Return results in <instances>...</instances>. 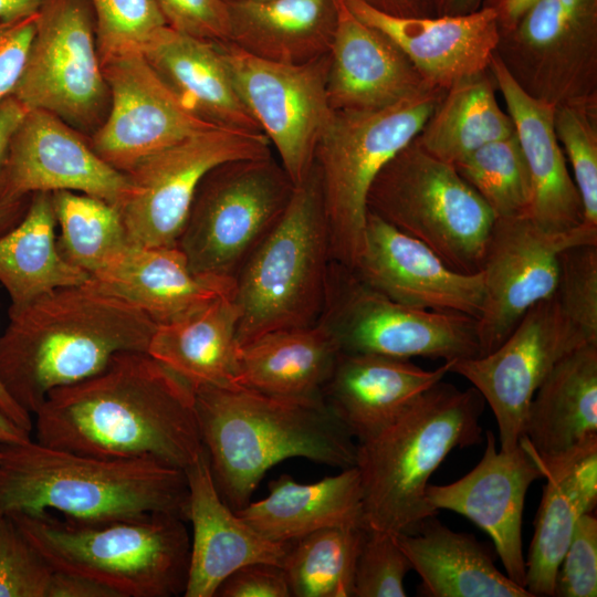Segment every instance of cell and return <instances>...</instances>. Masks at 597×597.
I'll return each instance as SVG.
<instances>
[{"label": "cell", "instance_id": "cell-1", "mask_svg": "<svg viewBox=\"0 0 597 597\" xmlns=\"http://www.w3.org/2000/svg\"><path fill=\"white\" fill-rule=\"evenodd\" d=\"M33 431L52 448L184 471L203 449L192 388L140 350L117 353L97 374L52 390L33 413Z\"/></svg>", "mask_w": 597, "mask_h": 597}, {"label": "cell", "instance_id": "cell-59", "mask_svg": "<svg viewBox=\"0 0 597 597\" xmlns=\"http://www.w3.org/2000/svg\"><path fill=\"white\" fill-rule=\"evenodd\" d=\"M226 2H234V1H249V0H224Z\"/></svg>", "mask_w": 597, "mask_h": 597}, {"label": "cell", "instance_id": "cell-28", "mask_svg": "<svg viewBox=\"0 0 597 597\" xmlns=\"http://www.w3.org/2000/svg\"><path fill=\"white\" fill-rule=\"evenodd\" d=\"M522 438L546 480L525 559V588L533 597H551L575 525L597 504V437L549 459L537 457Z\"/></svg>", "mask_w": 597, "mask_h": 597}, {"label": "cell", "instance_id": "cell-56", "mask_svg": "<svg viewBox=\"0 0 597 597\" xmlns=\"http://www.w3.org/2000/svg\"><path fill=\"white\" fill-rule=\"evenodd\" d=\"M43 0H0V20H13L35 14Z\"/></svg>", "mask_w": 597, "mask_h": 597}, {"label": "cell", "instance_id": "cell-23", "mask_svg": "<svg viewBox=\"0 0 597 597\" xmlns=\"http://www.w3.org/2000/svg\"><path fill=\"white\" fill-rule=\"evenodd\" d=\"M185 473L192 526L185 597H214L231 573L250 563L283 565L291 543L265 537L222 500L205 449Z\"/></svg>", "mask_w": 597, "mask_h": 597}, {"label": "cell", "instance_id": "cell-43", "mask_svg": "<svg viewBox=\"0 0 597 597\" xmlns=\"http://www.w3.org/2000/svg\"><path fill=\"white\" fill-rule=\"evenodd\" d=\"M554 294L572 324L589 341H597V243L559 253Z\"/></svg>", "mask_w": 597, "mask_h": 597}, {"label": "cell", "instance_id": "cell-42", "mask_svg": "<svg viewBox=\"0 0 597 597\" xmlns=\"http://www.w3.org/2000/svg\"><path fill=\"white\" fill-rule=\"evenodd\" d=\"M90 3L101 63L140 51L153 32L167 25L155 0H90Z\"/></svg>", "mask_w": 597, "mask_h": 597}, {"label": "cell", "instance_id": "cell-2", "mask_svg": "<svg viewBox=\"0 0 597 597\" xmlns=\"http://www.w3.org/2000/svg\"><path fill=\"white\" fill-rule=\"evenodd\" d=\"M157 324L87 282L9 307L0 336V383L33 416L54 389L101 371L121 352H146Z\"/></svg>", "mask_w": 597, "mask_h": 597}, {"label": "cell", "instance_id": "cell-30", "mask_svg": "<svg viewBox=\"0 0 597 597\" xmlns=\"http://www.w3.org/2000/svg\"><path fill=\"white\" fill-rule=\"evenodd\" d=\"M395 538L428 597H533L494 564L490 549L472 534L450 530L434 516Z\"/></svg>", "mask_w": 597, "mask_h": 597}, {"label": "cell", "instance_id": "cell-4", "mask_svg": "<svg viewBox=\"0 0 597 597\" xmlns=\"http://www.w3.org/2000/svg\"><path fill=\"white\" fill-rule=\"evenodd\" d=\"M182 469L148 459H106L35 440L1 444L0 515L59 513L105 522L166 512L187 521Z\"/></svg>", "mask_w": 597, "mask_h": 597}, {"label": "cell", "instance_id": "cell-47", "mask_svg": "<svg viewBox=\"0 0 597 597\" xmlns=\"http://www.w3.org/2000/svg\"><path fill=\"white\" fill-rule=\"evenodd\" d=\"M166 24L187 35L229 42L230 14L224 0H155Z\"/></svg>", "mask_w": 597, "mask_h": 597}, {"label": "cell", "instance_id": "cell-52", "mask_svg": "<svg viewBox=\"0 0 597 597\" xmlns=\"http://www.w3.org/2000/svg\"><path fill=\"white\" fill-rule=\"evenodd\" d=\"M370 7L388 14L400 17H433L438 15L439 0H362Z\"/></svg>", "mask_w": 597, "mask_h": 597}, {"label": "cell", "instance_id": "cell-25", "mask_svg": "<svg viewBox=\"0 0 597 597\" xmlns=\"http://www.w3.org/2000/svg\"><path fill=\"white\" fill-rule=\"evenodd\" d=\"M452 362L427 370L409 359L339 353L322 398L360 442L387 428L418 396L443 380Z\"/></svg>", "mask_w": 597, "mask_h": 597}, {"label": "cell", "instance_id": "cell-49", "mask_svg": "<svg viewBox=\"0 0 597 597\" xmlns=\"http://www.w3.org/2000/svg\"><path fill=\"white\" fill-rule=\"evenodd\" d=\"M219 597H291L289 582L281 565L250 563L231 573L219 586Z\"/></svg>", "mask_w": 597, "mask_h": 597}, {"label": "cell", "instance_id": "cell-14", "mask_svg": "<svg viewBox=\"0 0 597 597\" xmlns=\"http://www.w3.org/2000/svg\"><path fill=\"white\" fill-rule=\"evenodd\" d=\"M218 46L239 96L294 186L300 185L332 115L326 92L329 52L303 64H283L251 55L230 41Z\"/></svg>", "mask_w": 597, "mask_h": 597}, {"label": "cell", "instance_id": "cell-60", "mask_svg": "<svg viewBox=\"0 0 597 597\" xmlns=\"http://www.w3.org/2000/svg\"><path fill=\"white\" fill-rule=\"evenodd\" d=\"M1 444H2V443H0V455H1Z\"/></svg>", "mask_w": 597, "mask_h": 597}, {"label": "cell", "instance_id": "cell-22", "mask_svg": "<svg viewBox=\"0 0 597 597\" xmlns=\"http://www.w3.org/2000/svg\"><path fill=\"white\" fill-rule=\"evenodd\" d=\"M342 2L394 42L429 85L444 91L488 71L499 44V15L490 4L465 14L400 17L362 0Z\"/></svg>", "mask_w": 597, "mask_h": 597}, {"label": "cell", "instance_id": "cell-29", "mask_svg": "<svg viewBox=\"0 0 597 597\" xmlns=\"http://www.w3.org/2000/svg\"><path fill=\"white\" fill-rule=\"evenodd\" d=\"M140 52L195 116L218 128L264 135L239 96L218 43L164 25L153 32Z\"/></svg>", "mask_w": 597, "mask_h": 597}, {"label": "cell", "instance_id": "cell-58", "mask_svg": "<svg viewBox=\"0 0 597 597\" xmlns=\"http://www.w3.org/2000/svg\"><path fill=\"white\" fill-rule=\"evenodd\" d=\"M484 0H439L438 15L465 14L479 10Z\"/></svg>", "mask_w": 597, "mask_h": 597}, {"label": "cell", "instance_id": "cell-46", "mask_svg": "<svg viewBox=\"0 0 597 597\" xmlns=\"http://www.w3.org/2000/svg\"><path fill=\"white\" fill-rule=\"evenodd\" d=\"M554 596H597V519L593 512L583 514L575 525L557 570Z\"/></svg>", "mask_w": 597, "mask_h": 597}, {"label": "cell", "instance_id": "cell-19", "mask_svg": "<svg viewBox=\"0 0 597 597\" xmlns=\"http://www.w3.org/2000/svg\"><path fill=\"white\" fill-rule=\"evenodd\" d=\"M60 190L92 195L119 207L130 182L95 153L90 137L50 112L28 109L10 142L0 199Z\"/></svg>", "mask_w": 597, "mask_h": 597}, {"label": "cell", "instance_id": "cell-38", "mask_svg": "<svg viewBox=\"0 0 597 597\" xmlns=\"http://www.w3.org/2000/svg\"><path fill=\"white\" fill-rule=\"evenodd\" d=\"M61 256L90 276L132 244L119 208L102 198L69 190L51 192Z\"/></svg>", "mask_w": 597, "mask_h": 597}, {"label": "cell", "instance_id": "cell-18", "mask_svg": "<svg viewBox=\"0 0 597 597\" xmlns=\"http://www.w3.org/2000/svg\"><path fill=\"white\" fill-rule=\"evenodd\" d=\"M102 67L111 105L90 143L118 171L128 174L148 157L198 133L218 128L185 107L140 51L114 56Z\"/></svg>", "mask_w": 597, "mask_h": 597}, {"label": "cell", "instance_id": "cell-33", "mask_svg": "<svg viewBox=\"0 0 597 597\" xmlns=\"http://www.w3.org/2000/svg\"><path fill=\"white\" fill-rule=\"evenodd\" d=\"M230 42L256 57L303 64L329 52L338 0H249L227 2Z\"/></svg>", "mask_w": 597, "mask_h": 597}, {"label": "cell", "instance_id": "cell-31", "mask_svg": "<svg viewBox=\"0 0 597 597\" xmlns=\"http://www.w3.org/2000/svg\"><path fill=\"white\" fill-rule=\"evenodd\" d=\"M522 437L542 459L597 437V342L580 345L553 367L530 402Z\"/></svg>", "mask_w": 597, "mask_h": 597}, {"label": "cell", "instance_id": "cell-11", "mask_svg": "<svg viewBox=\"0 0 597 597\" xmlns=\"http://www.w3.org/2000/svg\"><path fill=\"white\" fill-rule=\"evenodd\" d=\"M318 322L328 329L341 353L444 362L481 356L474 317L398 303L333 260Z\"/></svg>", "mask_w": 597, "mask_h": 597}, {"label": "cell", "instance_id": "cell-40", "mask_svg": "<svg viewBox=\"0 0 597 597\" xmlns=\"http://www.w3.org/2000/svg\"><path fill=\"white\" fill-rule=\"evenodd\" d=\"M453 166L495 219L528 214L532 181L515 133L480 147Z\"/></svg>", "mask_w": 597, "mask_h": 597}, {"label": "cell", "instance_id": "cell-17", "mask_svg": "<svg viewBox=\"0 0 597 597\" xmlns=\"http://www.w3.org/2000/svg\"><path fill=\"white\" fill-rule=\"evenodd\" d=\"M585 243H597V229L582 224L552 232L526 214L494 220L480 268L484 286L476 318L481 356L502 344L532 306L554 295L559 253Z\"/></svg>", "mask_w": 597, "mask_h": 597}, {"label": "cell", "instance_id": "cell-8", "mask_svg": "<svg viewBox=\"0 0 597 597\" xmlns=\"http://www.w3.org/2000/svg\"><path fill=\"white\" fill-rule=\"evenodd\" d=\"M444 93L430 87L379 109L332 111L314 164L333 261L349 269L356 264L364 247L367 195L373 180L418 136Z\"/></svg>", "mask_w": 597, "mask_h": 597}, {"label": "cell", "instance_id": "cell-3", "mask_svg": "<svg viewBox=\"0 0 597 597\" xmlns=\"http://www.w3.org/2000/svg\"><path fill=\"white\" fill-rule=\"evenodd\" d=\"M192 390L214 484L234 511L245 506L265 473L286 459L341 470L356 464L357 442L323 398H281L239 385Z\"/></svg>", "mask_w": 597, "mask_h": 597}, {"label": "cell", "instance_id": "cell-6", "mask_svg": "<svg viewBox=\"0 0 597 597\" xmlns=\"http://www.w3.org/2000/svg\"><path fill=\"white\" fill-rule=\"evenodd\" d=\"M10 516L54 569L78 574L119 597L184 596L190 535L186 520L157 512L105 522H80L54 513Z\"/></svg>", "mask_w": 597, "mask_h": 597}, {"label": "cell", "instance_id": "cell-16", "mask_svg": "<svg viewBox=\"0 0 597 597\" xmlns=\"http://www.w3.org/2000/svg\"><path fill=\"white\" fill-rule=\"evenodd\" d=\"M589 341L563 312L555 294L532 306L494 350L453 360L450 373L471 383L490 406L500 450L511 451L523 436L530 402L568 353Z\"/></svg>", "mask_w": 597, "mask_h": 597}, {"label": "cell", "instance_id": "cell-12", "mask_svg": "<svg viewBox=\"0 0 597 597\" xmlns=\"http://www.w3.org/2000/svg\"><path fill=\"white\" fill-rule=\"evenodd\" d=\"M13 95L91 137L105 121L111 95L90 0H43L24 70Z\"/></svg>", "mask_w": 597, "mask_h": 597}, {"label": "cell", "instance_id": "cell-13", "mask_svg": "<svg viewBox=\"0 0 597 597\" xmlns=\"http://www.w3.org/2000/svg\"><path fill=\"white\" fill-rule=\"evenodd\" d=\"M495 52L532 97L596 112L597 0L538 1Z\"/></svg>", "mask_w": 597, "mask_h": 597}, {"label": "cell", "instance_id": "cell-32", "mask_svg": "<svg viewBox=\"0 0 597 597\" xmlns=\"http://www.w3.org/2000/svg\"><path fill=\"white\" fill-rule=\"evenodd\" d=\"M235 512L262 535L282 543L326 527L366 525L356 467L314 483L281 474L270 481L264 499L250 501Z\"/></svg>", "mask_w": 597, "mask_h": 597}, {"label": "cell", "instance_id": "cell-50", "mask_svg": "<svg viewBox=\"0 0 597 597\" xmlns=\"http://www.w3.org/2000/svg\"><path fill=\"white\" fill-rule=\"evenodd\" d=\"M46 597H119V595L95 579L54 569Z\"/></svg>", "mask_w": 597, "mask_h": 597}, {"label": "cell", "instance_id": "cell-9", "mask_svg": "<svg viewBox=\"0 0 597 597\" xmlns=\"http://www.w3.org/2000/svg\"><path fill=\"white\" fill-rule=\"evenodd\" d=\"M367 212L421 241L462 273L480 271L495 220L454 166L416 139L379 170L368 190Z\"/></svg>", "mask_w": 597, "mask_h": 597}, {"label": "cell", "instance_id": "cell-27", "mask_svg": "<svg viewBox=\"0 0 597 597\" xmlns=\"http://www.w3.org/2000/svg\"><path fill=\"white\" fill-rule=\"evenodd\" d=\"M86 282L133 304L157 325L179 320L221 296H233L234 290V280L195 273L177 245L132 243Z\"/></svg>", "mask_w": 597, "mask_h": 597}, {"label": "cell", "instance_id": "cell-48", "mask_svg": "<svg viewBox=\"0 0 597 597\" xmlns=\"http://www.w3.org/2000/svg\"><path fill=\"white\" fill-rule=\"evenodd\" d=\"M36 13L0 20V102L13 94L35 32Z\"/></svg>", "mask_w": 597, "mask_h": 597}, {"label": "cell", "instance_id": "cell-53", "mask_svg": "<svg viewBox=\"0 0 597 597\" xmlns=\"http://www.w3.org/2000/svg\"><path fill=\"white\" fill-rule=\"evenodd\" d=\"M538 1L541 0H498L490 4L498 12L500 32L511 29Z\"/></svg>", "mask_w": 597, "mask_h": 597}, {"label": "cell", "instance_id": "cell-35", "mask_svg": "<svg viewBox=\"0 0 597 597\" xmlns=\"http://www.w3.org/2000/svg\"><path fill=\"white\" fill-rule=\"evenodd\" d=\"M239 313L221 296L170 323L158 324L146 353L191 388L237 385Z\"/></svg>", "mask_w": 597, "mask_h": 597}, {"label": "cell", "instance_id": "cell-10", "mask_svg": "<svg viewBox=\"0 0 597 597\" xmlns=\"http://www.w3.org/2000/svg\"><path fill=\"white\" fill-rule=\"evenodd\" d=\"M294 189L272 153L210 169L196 190L177 241L191 270L234 280L284 213Z\"/></svg>", "mask_w": 597, "mask_h": 597}, {"label": "cell", "instance_id": "cell-55", "mask_svg": "<svg viewBox=\"0 0 597 597\" xmlns=\"http://www.w3.org/2000/svg\"><path fill=\"white\" fill-rule=\"evenodd\" d=\"M30 197L22 199H0V233L15 226L22 218Z\"/></svg>", "mask_w": 597, "mask_h": 597}, {"label": "cell", "instance_id": "cell-21", "mask_svg": "<svg viewBox=\"0 0 597 597\" xmlns=\"http://www.w3.org/2000/svg\"><path fill=\"white\" fill-rule=\"evenodd\" d=\"M367 286L416 308L479 317L482 273L451 269L421 241L367 212L364 247L352 269Z\"/></svg>", "mask_w": 597, "mask_h": 597}, {"label": "cell", "instance_id": "cell-44", "mask_svg": "<svg viewBox=\"0 0 597 597\" xmlns=\"http://www.w3.org/2000/svg\"><path fill=\"white\" fill-rule=\"evenodd\" d=\"M411 565L395 534L366 525L354 579V597H406Z\"/></svg>", "mask_w": 597, "mask_h": 597}, {"label": "cell", "instance_id": "cell-34", "mask_svg": "<svg viewBox=\"0 0 597 597\" xmlns=\"http://www.w3.org/2000/svg\"><path fill=\"white\" fill-rule=\"evenodd\" d=\"M339 353L320 322L269 332L240 345L235 381L281 398H322Z\"/></svg>", "mask_w": 597, "mask_h": 597}, {"label": "cell", "instance_id": "cell-37", "mask_svg": "<svg viewBox=\"0 0 597 597\" xmlns=\"http://www.w3.org/2000/svg\"><path fill=\"white\" fill-rule=\"evenodd\" d=\"M488 71L464 78L443 97L415 138L433 157L455 165L480 147L514 134Z\"/></svg>", "mask_w": 597, "mask_h": 597}, {"label": "cell", "instance_id": "cell-36", "mask_svg": "<svg viewBox=\"0 0 597 597\" xmlns=\"http://www.w3.org/2000/svg\"><path fill=\"white\" fill-rule=\"evenodd\" d=\"M56 235L51 192L32 193L20 221L0 235V283L10 296V307H22L55 289L90 279L61 256Z\"/></svg>", "mask_w": 597, "mask_h": 597}, {"label": "cell", "instance_id": "cell-51", "mask_svg": "<svg viewBox=\"0 0 597 597\" xmlns=\"http://www.w3.org/2000/svg\"><path fill=\"white\" fill-rule=\"evenodd\" d=\"M28 109L13 94L0 102V193L4 179L10 142Z\"/></svg>", "mask_w": 597, "mask_h": 597}, {"label": "cell", "instance_id": "cell-7", "mask_svg": "<svg viewBox=\"0 0 597 597\" xmlns=\"http://www.w3.org/2000/svg\"><path fill=\"white\" fill-rule=\"evenodd\" d=\"M331 262L320 175L313 164L280 220L234 276L239 344L277 329L315 325L325 304Z\"/></svg>", "mask_w": 597, "mask_h": 597}, {"label": "cell", "instance_id": "cell-15", "mask_svg": "<svg viewBox=\"0 0 597 597\" xmlns=\"http://www.w3.org/2000/svg\"><path fill=\"white\" fill-rule=\"evenodd\" d=\"M269 154L265 135L210 128L148 157L126 174L130 190L118 207L130 242L177 245L205 175L224 161Z\"/></svg>", "mask_w": 597, "mask_h": 597}, {"label": "cell", "instance_id": "cell-39", "mask_svg": "<svg viewBox=\"0 0 597 597\" xmlns=\"http://www.w3.org/2000/svg\"><path fill=\"white\" fill-rule=\"evenodd\" d=\"M365 527H326L291 542L282 567L292 596L354 597L356 561Z\"/></svg>", "mask_w": 597, "mask_h": 597}, {"label": "cell", "instance_id": "cell-45", "mask_svg": "<svg viewBox=\"0 0 597 597\" xmlns=\"http://www.w3.org/2000/svg\"><path fill=\"white\" fill-rule=\"evenodd\" d=\"M53 573L14 521L0 515V597H46Z\"/></svg>", "mask_w": 597, "mask_h": 597}, {"label": "cell", "instance_id": "cell-41", "mask_svg": "<svg viewBox=\"0 0 597 597\" xmlns=\"http://www.w3.org/2000/svg\"><path fill=\"white\" fill-rule=\"evenodd\" d=\"M596 112L573 105L555 108L554 128L580 196L583 224L597 229V129Z\"/></svg>", "mask_w": 597, "mask_h": 597}, {"label": "cell", "instance_id": "cell-26", "mask_svg": "<svg viewBox=\"0 0 597 597\" xmlns=\"http://www.w3.org/2000/svg\"><path fill=\"white\" fill-rule=\"evenodd\" d=\"M489 72L505 102L528 167L532 202L527 216L552 232H566L582 226L580 196L554 128L556 106L528 95L496 52L491 57Z\"/></svg>", "mask_w": 597, "mask_h": 597}, {"label": "cell", "instance_id": "cell-5", "mask_svg": "<svg viewBox=\"0 0 597 597\" xmlns=\"http://www.w3.org/2000/svg\"><path fill=\"white\" fill-rule=\"evenodd\" d=\"M485 400L474 388L437 383L387 428L357 442L367 526L412 533L438 511L427 500L429 479L447 455L482 441Z\"/></svg>", "mask_w": 597, "mask_h": 597}, {"label": "cell", "instance_id": "cell-20", "mask_svg": "<svg viewBox=\"0 0 597 597\" xmlns=\"http://www.w3.org/2000/svg\"><path fill=\"white\" fill-rule=\"evenodd\" d=\"M543 478L542 470L523 438L511 451L496 450L495 436L486 432L479 463L459 480L430 484V505L461 514L492 540L506 576L525 587L522 523L525 496L531 484Z\"/></svg>", "mask_w": 597, "mask_h": 597}, {"label": "cell", "instance_id": "cell-24", "mask_svg": "<svg viewBox=\"0 0 597 597\" xmlns=\"http://www.w3.org/2000/svg\"><path fill=\"white\" fill-rule=\"evenodd\" d=\"M338 2L326 81L332 111L379 109L434 87L384 33Z\"/></svg>", "mask_w": 597, "mask_h": 597}, {"label": "cell", "instance_id": "cell-57", "mask_svg": "<svg viewBox=\"0 0 597 597\" xmlns=\"http://www.w3.org/2000/svg\"><path fill=\"white\" fill-rule=\"evenodd\" d=\"M31 440V433L0 413V443L11 444Z\"/></svg>", "mask_w": 597, "mask_h": 597}, {"label": "cell", "instance_id": "cell-54", "mask_svg": "<svg viewBox=\"0 0 597 597\" xmlns=\"http://www.w3.org/2000/svg\"><path fill=\"white\" fill-rule=\"evenodd\" d=\"M0 413L10 419L13 423L32 433L33 416L22 409L7 392L0 383Z\"/></svg>", "mask_w": 597, "mask_h": 597}]
</instances>
